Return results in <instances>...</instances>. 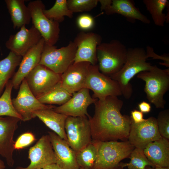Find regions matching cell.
<instances>
[{
    "mask_svg": "<svg viewBox=\"0 0 169 169\" xmlns=\"http://www.w3.org/2000/svg\"><path fill=\"white\" fill-rule=\"evenodd\" d=\"M94 104V114L88 118L92 140H128L131 119L129 116L121 113L123 101L117 96H109L97 99Z\"/></svg>",
    "mask_w": 169,
    "mask_h": 169,
    "instance_id": "1",
    "label": "cell"
},
{
    "mask_svg": "<svg viewBox=\"0 0 169 169\" xmlns=\"http://www.w3.org/2000/svg\"><path fill=\"white\" fill-rule=\"evenodd\" d=\"M148 58L146 52L142 48H127L126 60L121 69L110 77L118 83L122 95L129 99L133 93V88L130 82L136 74L143 71L150 70L153 66L146 62Z\"/></svg>",
    "mask_w": 169,
    "mask_h": 169,
    "instance_id": "2",
    "label": "cell"
},
{
    "mask_svg": "<svg viewBox=\"0 0 169 169\" xmlns=\"http://www.w3.org/2000/svg\"><path fill=\"white\" fill-rule=\"evenodd\" d=\"M137 77L145 82L144 90L148 101L156 108H164V95L169 89V69L155 65L150 70L138 73Z\"/></svg>",
    "mask_w": 169,
    "mask_h": 169,
    "instance_id": "3",
    "label": "cell"
},
{
    "mask_svg": "<svg viewBox=\"0 0 169 169\" xmlns=\"http://www.w3.org/2000/svg\"><path fill=\"white\" fill-rule=\"evenodd\" d=\"M127 51L125 45L117 39L101 43L97 48L99 71L109 77L117 73L125 63Z\"/></svg>",
    "mask_w": 169,
    "mask_h": 169,
    "instance_id": "4",
    "label": "cell"
},
{
    "mask_svg": "<svg viewBox=\"0 0 169 169\" xmlns=\"http://www.w3.org/2000/svg\"><path fill=\"white\" fill-rule=\"evenodd\" d=\"M94 141L96 144L97 153L92 169H113L121 161L129 157L135 148L128 140L121 142Z\"/></svg>",
    "mask_w": 169,
    "mask_h": 169,
    "instance_id": "5",
    "label": "cell"
},
{
    "mask_svg": "<svg viewBox=\"0 0 169 169\" xmlns=\"http://www.w3.org/2000/svg\"><path fill=\"white\" fill-rule=\"evenodd\" d=\"M76 50L77 47L72 41L59 49L45 44L39 64L61 74L74 63Z\"/></svg>",
    "mask_w": 169,
    "mask_h": 169,
    "instance_id": "6",
    "label": "cell"
},
{
    "mask_svg": "<svg viewBox=\"0 0 169 169\" xmlns=\"http://www.w3.org/2000/svg\"><path fill=\"white\" fill-rule=\"evenodd\" d=\"M27 6L30 11L33 25L40 33L45 44L54 45L59 37V23L45 15L43 10L45 6L41 0L30 1Z\"/></svg>",
    "mask_w": 169,
    "mask_h": 169,
    "instance_id": "7",
    "label": "cell"
},
{
    "mask_svg": "<svg viewBox=\"0 0 169 169\" xmlns=\"http://www.w3.org/2000/svg\"><path fill=\"white\" fill-rule=\"evenodd\" d=\"M65 129L67 141L76 152L84 147L92 141L90 121L87 116H68L65 121Z\"/></svg>",
    "mask_w": 169,
    "mask_h": 169,
    "instance_id": "8",
    "label": "cell"
},
{
    "mask_svg": "<svg viewBox=\"0 0 169 169\" xmlns=\"http://www.w3.org/2000/svg\"><path fill=\"white\" fill-rule=\"evenodd\" d=\"M85 88L92 90L94 94L92 97L97 99L122 95L117 82L101 73L98 64L90 65Z\"/></svg>",
    "mask_w": 169,
    "mask_h": 169,
    "instance_id": "9",
    "label": "cell"
},
{
    "mask_svg": "<svg viewBox=\"0 0 169 169\" xmlns=\"http://www.w3.org/2000/svg\"><path fill=\"white\" fill-rule=\"evenodd\" d=\"M12 101L15 110L24 121L35 117L34 113L36 111L55 107L40 102L30 90L25 79L19 86L17 97Z\"/></svg>",
    "mask_w": 169,
    "mask_h": 169,
    "instance_id": "10",
    "label": "cell"
},
{
    "mask_svg": "<svg viewBox=\"0 0 169 169\" xmlns=\"http://www.w3.org/2000/svg\"><path fill=\"white\" fill-rule=\"evenodd\" d=\"M61 78V74L38 64L27 75L25 79L30 90L37 98L60 82Z\"/></svg>",
    "mask_w": 169,
    "mask_h": 169,
    "instance_id": "11",
    "label": "cell"
},
{
    "mask_svg": "<svg viewBox=\"0 0 169 169\" xmlns=\"http://www.w3.org/2000/svg\"><path fill=\"white\" fill-rule=\"evenodd\" d=\"M161 138L155 117H150L138 124L131 120L128 140L135 147L143 150L149 143Z\"/></svg>",
    "mask_w": 169,
    "mask_h": 169,
    "instance_id": "12",
    "label": "cell"
},
{
    "mask_svg": "<svg viewBox=\"0 0 169 169\" xmlns=\"http://www.w3.org/2000/svg\"><path fill=\"white\" fill-rule=\"evenodd\" d=\"M102 41L101 36L95 33H78L73 41L77 47L74 63L87 62L92 65L97 64V48Z\"/></svg>",
    "mask_w": 169,
    "mask_h": 169,
    "instance_id": "13",
    "label": "cell"
},
{
    "mask_svg": "<svg viewBox=\"0 0 169 169\" xmlns=\"http://www.w3.org/2000/svg\"><path fill=\"white\" fill-rule=\"evenodd\" d=\"M100 9L107 15L118 14L125 17L127 21L134 23L136 20L146 24L151 23L150 19L135 5L131 0H99Z\"/></svg>",
    "mask_w": 169,
    "mask_h": 169,
    "instance_id": "14",
    "label": "cell"
},
{
    "mask_svg": "<svg viewBox=\"0 0 169 169\" xmlns=\"http://www.w3.org/2000/svg\"><path fill=\"white\" fill-rule=\"evenodd\" d=\"M42 38L39 32L34 26L32 25L28 29L24 25L16 33L10 36L5 44L10 51L22 57Z\"/></svg>",
    "mask_w": 169,
    "mask_h": 169,
    "instance_id": "15",
    "label": "cell"
},
{
    "mask_svg": "<svg viewBox=\"0 0 169 169\" xmlns=\"http://www.w3.org/2000/svg\"><path fill=\"white\" fill-rule=\"evenodd\" d=\"M20 120V119L15 117L0 116V155L10 167H13L14 164L13 136Z\"/></svg>",
    "mask_w": 169,
    "mask_h": 169,
    "instance_id": "16",
    "label": "cell"
},
{
    "mask_svg": "<svg viewBox=\"0 0 169 169\" xmlns=\"http://www.w3.org/2000/svg\"><path fill=\"white\" fill-rule=\"evenodd\" d=\"M30 164L26 167L18 166L15 169H42L45 166L56 163L54 150L48 135L43 136L28 151Z\"/></svg>",
    "mask_w": 169,
    "mask_h": 169,
    "instance_id": "17",
    "label": "cell"
},
{
    "mask_svg": "<svg viewBox=\"0 0 169 169\" xmlns=\"http://www.w3.org/2000/svg\"><path fill=\"white\" fill-rule=\"evenodd\" d=\"M97 100L91 96L89 89L83 88L73 94L71 98L66 103L55 106L53 110L67 116H87L89 118L90 116L88 113L87 108Z\"/></svg>",
    "mask_w": 169,
    "mask_h": 169,
    "instance_id": "18",
    "label": "cell"
},
{
    "mask_svg": "<svg viewBox=\"0 0 169 169\" xmlns=\"http://www.w3.org/2000/svg\"><path fill=\"white\" fill-rule=\"evenodd\" d=\"M90 64L87 62L74 63L61 74L62 85L70 94L85 88Z\"/></svg>",
    "mask_w": 169,
    "mask_h": 169,
    "instance_id": "19",
    "label": "cell"
},
{
    "mask_svg": "<svg viewBox=\"0 0 169 169\" xmlns=\"http://www.w3.org/2000/svg\"><path fill=\"white\" fill-rule=\"evenodd\" d=\"M44 44L45 41L42 38L22 57L19 68L11 80L13 88L18 89L27 75L39 64Z\"/></svg>",
    "mask_w": 169,
    "mask_h": 169,
    "instance_id": "20",
    "label": "cell"
},
{
    "mask_svg": "<svg viewBox=\"0 0 169 169\" xmlns=\"http://www.w3.org/2000/svg\"><path fill=\"white\" fill-rule=\"evenodd\" d=\"M56 162L63 169H79L76 161V152L69 146L67 141L54 132H49Z\"/></svg>",
    "mask_w": 169,
    "mask_h": 169,
    "instance_id": "21",
    "label": "cell"
},
{
    "mask_svg": "<svg viewBox=\"0 0 169 169\" xmlns=\"http://www.w3.org/2000/svg\"><path fill=\"white\" fill-rule=\"evenodd\" d=\"M143 151L148 160L155 167H169V140L162 137L148 144Z\"/></svg>",
    "mask_w": 169,
    "mask_h": 169,
    "instance_id": "22",
    "label": "cell"
},
{
    "mask_svg": "<svg viewBox=\"0 0 169 169\" xmlns=\"http://www.w3.org/2000/svg\"><path fill=\"white\" fill-rule=\"evenodd\" d=\"M34 114L54 132L67 141L65 125L67 116L56 112L53 109L38 110Z\"/></svg>",
    "mask_w": 169,
    "mask_h": 169,
    "instance_id": "23",
    "label": "cell"
},
{
    "mask_svg": "<svg viewBox=\"0 0 169 169\" xmlns=\"http://www.w3.org/2000/svg\"><path fill=\"white\" fill-rule=\"evenodd\" d=\"M25 2L24 0H5L14 29L29 24L31 20L30 11Z\"/></svg>",
    "mask_w": 169,
    "mask_h": 169,
    "instance_id": "24",
    "label": "cell"
},
{
    "mask_svg": "<svg viewBox=\"0 0 169 169\" xmlns=\"http://www.w3.org/2000/svg\"><path fill=\"white\" fill-rule=\"evenodd\" d=\"M22 57L10 51L5 58L0 60V97L10 79L15 74Z\"/></svg>",
    "mask_w": 169,
    "mask_h": 169,
    "instance_id": "25",
    "label": "cell"
},
{
    "mask_svg": "<svg viewBox=\"0 0 169 169\" xmlns=\"http://www.w3.org/2000/svg\"><path fill=\"white\" fill-rule=\"evenodd\" d=\"M62 86L60 81L48 91L37 98L41 103L45 104L62 105L72 97Z\"/></svg>",
    "mask_w": 169,
    "mask_h": 169,
    "instance_id": "26",
    "label": "cell"
},
{
    "mask_svg": "<svg viewBox=\"0 0 169 169\" xmlns=\"http://www.w3.org/2000/svg\"><path fill=\"white\" fill-rule=\"evenodd\" d=\"M143 2L155 25L163 27L165 22H169L166 14L163 13L164 8L169 5L167 0H143Z\"/></svg>",
    "mask_w": 169,
    "mask_h": 169,
    "instance_id": "27",
    "label": "cell"
},
{
    "mask_svg": "<svg viewBox=\"0 0 169 169\" xmlns=\"http://www.w3.org/2000/svg\"><path fill=\"white\" fill-rule=\"evenodd\" d=\"M97 149L95 142H91L76 152V158L79 168L92 169L97 156Z\"/></svg>",
    "mask_w": 169,
    "mask_h": 169,
    "instance_id": "28",
    "label": "cell"
},
{
    "mask_svg": "<svg viewBox=\"0 0 169 169\" xmlns=\"http://www.w3.org/2000/svg\"><path fill=\"white\" fill-rule=\"evenodd\" d=\"M43 13L49 19L59 23L64 20L65 16L72 18L73 16V13L68 7L67 0H56L53 7L49 9L44 10Z\"/></svg>",
    "mask_w": 169,
    "mask_h": 169,
    "instance_id": "29",
    "label": "cell"
},
{
    "mask_svg": "<svg viewBox=\"0 0 169 169\" xmlns=\"http://www.w3.org/2000/svg\"><path fill=\"white\" fill-rule=\"evenodd\" d=\"M13 88L11 80H10L0 97V116H12L22 120L21 117L15 110L12 103L11 95Z\"/></svg>",
    "mask_w": 169,
    "mask_h": 169,
    "instance_id": "30",
    "label": "cell"
},
{
    "mask_svg": "<svg viewBox=\"0 0 169 169\" xmlns=\"http://www.w3.org/2000/svg\"><path fill=\"white\" fill-rule=\"evenodd\" d=\"M129 158L130 160L127 163L128 169H146L147 166H155L147 159L143 150L135 147L130 154Z\"/></svg>",
    "mask_w": 169,
    "mask_h": 169,
    "instance_id": "31",
    "label": "cell"
},
{
    "mask_svg": "<svg viewBox=\"0 0 169 169\" xmlns=\"http://www.w3.org/2000/svg\"><path fill=\"white\" fill-rule=\"evenodd\" d=\"M98 3V0H67L68 7L73 13L90 11L96 7Z\"/></svg>",
    "mask_w": 169,
    "mask_h": 169,
    "instance_id": "32",
    "label": "cell"
},
{
    "mask_svg": "<svg viewBox=\"0 0 169 169\" xmlns=\"http://www.w3.org/2000/svg\"><path fill=\"white\" fill-rule=\"evenodd\" d=\"M159 133L162 137L169 140V110L166 109L159 112L156 119Z\"/></svg>",
    "mask_w": 169,
    "mask_h": 169,
    "instance_id": "33",
    "label": "cell"
},
{
    "mask_svg": "<svg viewBox=\"0 0 169 169\" xmlns=\"http://www.w3.org/2000/svg\"><path fill=\"white\" fill-rule=\"evenodd\" d=\"M36 139L34 135L31 132H26L20 135L15 141L14 150L23 149L31 144Z\"/></svg>",
    "mask_w": 169,
    "mask_h": 169,
    "instance_id": "34",
    "label": "cell"
},
{
    "mask_svg": "<svg viewBox=\"0 0 169 169\" xmlns=\"http://www.w3.org/2000/svg\"><path fill=\"white\" fill-rule=\"evenodd\" d=\"M78 27L83 30L92 29L95 25V20L93 17L88 14H83L79 16L77 20Z\"/></svg>",
    "mask_w": 169,
    "mask_h": 169,
    "instance_id": "35",
    "label": "cell"
},
{
    "mask_svg": "<svg viewBox=\"0 0 169 169\" xmlns=\"http://www.w3.org/2000/svg\"><path fill=\"white\" fill-rule=\"evenodd\" d=\"M130 117L132 121L136 124L141 123L146 119L144 118L143 114L140 111L136 110L131 111Z\"/></svg>",
    "mask_w": 169,
    "mask_h": 169,
    "instance_id": "36",
    "label": "cell"
},
{
    "mask_svg": "<svg viewBox=\"0 0 169 169\" xmlns=\"http://www.w3.org/2000/svg\"><path fill=\"white\" fill-rule=\"evenodd\" d=\"M138 108L139 111L143 114L147 113L151 111V106L149 103L143 101L138 104Z\"/></svg>",
    "mask_w": 169,
    "mask_h": 169,
    "instance_id": "37",
    "label": "cell"
},
{
    "mask_svg": "<svg viewBox=\"0 0 169 169\" xmlns=\"http://www.w3.org/2000/svg\"><path fill=\"white\" fill-rule=\"evenodd\" d=\"M42 169H63L58 165L56 163H53L48 164L44 167Z\"/></svg>",
    "mask_w": 169,
    "mask_h": 169,
    "instance_id": "38",
    "label": "cell"
},
{
    "mask_svg": "<svg viewBox=\"0 0 169 169\" xmlns=\"http://www.w3.org/2000/svg\"><path fill=\"white\" fill-rule=\"evenodd\" d=\"M127 163H121L115 168L112 169H123L126 166Z\"/></svg>",
    "mask_w": 169,
    "mask_h": 169,
    "instance_id": "39",
    "label": "cell"
},
{
    "mask_svg": "<svg viewBox=\"0 0 169 169\" xmlns=\"http://www.w3.org/2000/svg\"><path fill=\"white\" fill-rule=\"evenodd\" d=\"M5 167L4 162L0 159V169H5Z\"/></svg>",
    "mask_w": 169,
    "mask_h": 169,
    "instance_id": "40",
    "label": "cell"
},
{
    "mask_svg": "<svg viewBox=\"0 0 169 169\" xmlns=\"http://www.w3.org/2000/svg\"><path fill=\"white\" fill-rule=\"evenodd\" d=\"M146 169H169V167H156L154 168L146 167Z\"/></svg>",
    "mask_w": 169,
    "mask_h": 169,
    "instance_id": "41",
    "label": "cell"
},
{
    "mask_svg": "<svg viewBox=\"0 0 169 169\" xmlns=\"http://www.w3.org/2000/svg\"><path fill=\"white\" fill-rule=\"evenodd\" d=\"M79 169H84L81 168H79Z\"/></svg>",
    "mask_w": 169,
    "mask_h": 169,
    "instance_id": "42",
    "label": "cell"
},
{
    "mask_svg": "<svg viewBox=\"0 0 169 169\" xmlns=\"http://www.w3.org/2000/svg\"></svg>",
    "mask_w": 169,
    "mask_h": 169,
    "instance_id": "43",
    "label": "cell"
}]
</instances>
